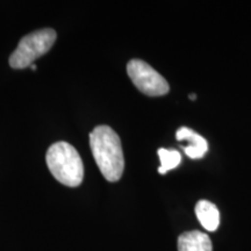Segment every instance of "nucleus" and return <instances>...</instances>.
<instances>
[{
    "instance_id": "f257e3e1",
    "label": "nucleus",
    "mask_w": 251,
    "mask_h": 251,
    "mask_svg": "<svg viewBox=\"0 0 251 251\" xmlns=\"http://www.w3.org/2000/svg\"><path fill=\"white\" fill-rule=\"evenodd\" d=\"M90 146L100 172L108 181H118L125 170V157L119 135L109 126H98L90 134Z\"/></svg>"
},
{
    "instance_id": "f03ea898",
    "label": "nucleus",
    "mask_w": 251,
    "mask_h": 251,
    "mask_svg": "<svg viewBox=\"0 0 251 251\" xmlns=\"http://www.w3.org/2000/svg\"><path fill=\"white\" fill-rule=\"evenodd\" d=\"M47 165L59 183L79 186L84 178V164L76 148L67 142L54 143L47 151Z\"/></svg>"
},
{
    "instance_id": "7ed1b4c3",
    "label": "nucleus",
    "mask_w": 251,
    "mask_h": 251,
    "mask_svg": "<svg viewBox=\"0 0 251 251\" xmlns=\"http://www.w3.org/2000/svg\"><path fill=\"white\" fill-rule=\"evenodd\" d=\"M57 34L51 28H45L28 34L19 43L18 48L9 57L13 69H25L34 64L36 58L47 54L54 46Z\"/></svg>"
},
{
    "instance_id": "20e7f679",
    "label": "nucleus",
    "mask_w": 251,
    "mask_h": 251,
    "mask_svg": "<svg viewBox=\"0 0 251 251\" xmlns=\"http://www.w3.org/2000/svg\"><path fill=\"white\" fill-rule=\"evenodd\" d=\"M127 74L134 85L147 96H164L170 91L165 78L142 59H131L128 62Z\"/></svg>"
},
{
    "instance_id": "39448f33",
    "label": "nucleus",
    "mask_w": 251,
    "mask_h": 251,
    "mask_svg": "<svg viewBox=\"0 0 251 251\" xmlns=\"http://www.w3.org/2000/svg\"><path fill=\"white\" fill-rule=\"evenodd\" d=\"M176 139L178 141H187L188 146L183 147V150L186 153V156L192 159L202 158L208 150L207 141L201 135L197 134L196 131L187 127H181L180 129H178L176 133Z\"/></svg>"
},
{
    "instance_id": "423d86ee",
    "label": "nucleus",
    "mask_w": 251,
    "mask_h": 251,
    "mask_svg": "<svg viewBox=\"0 0 251 251\" xmlns=\"http://www.w3.org/2000/svg\"><path fill=\"white\" fill-rule=\"evenodd\" d=\"M212 242L208 235L199 230L183 233L178 237V251H212Z\"/></svg>"
},
{
    "instance_id": "0eeeda50",
    "label": "nucleus",
    "mask_w": 251,
    "mask_h": 251,
    "mask_svg": "<svg viewBox=\"0 0 251 251\" xmlns=\"http://www.w3.org/2000/svg\"><path fill=\"white\" fill-rule=\"evenodd\" d=\"M196 215L206 230L215 231L220 226V212L214 203L208 200H200L196 205Z\"/></svg>"
},
{
    "instance_id": "6e6552de",
    "label": "nucleus",
    "mask_w": 251,
    "mask_h": 251,
    "mask_svg": "<svg viewBox=\"0 0 251 251\" xmlns=\"http://www.w3.org/2000/svg\"><path fill=\"white\" fill-rule=\"evenodd\" d=\"M161 159V166L158 168V172L161 175L166 174L172 169L177 168L181 162V156L177 150L174 149H164L161 148L157 151Z\"/></svg>"
},
{
    "instance_id": "1a4fd4ad",
    "label": "nucleus",
    "mask_w": 251,
    "mask_h": 251,
    "mask_svg": "<svg viewBox=\"0 0 251 251\" xmlns=\"http://www.w3.org/2000/svg\"><path fill=\"white\" fill-rule=\"evenodd\" d=\"M190 99L191 100H196L197 99V94H190Z\"/></svg>"
},
{
    "instance_id": "9d476101",
    "label": "nucleus",
    "mask_w": 251,
    "mask_h": 251,
    "mask_svg": "<svg viewBox=\"0 0 251 251\" xmlns=\"http://www.w3.org/2000/svg\"><path fill=\"white\" fill-rule=\"evenodd\" d=\"M30 68H31V70H34V71H35L36 69H37V67H36L35 64H31V65H30Z\"/></svg>"
}]
</instances>
